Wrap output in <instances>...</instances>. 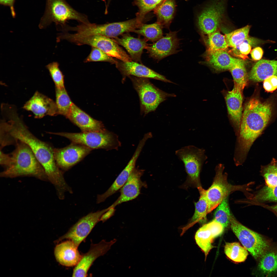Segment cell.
Wrapping results in <instances>:
<instances>
[{"label": "cell", "instance_id": "obj_43", "mask_svg": "<svg viewBox=\"0 0 277 277\" xmlns=\"http://www.w3.org/2000/svg\"><path fill=\"white\" fill-rule=\"evenodd\" d=\"M263 86L268 92H272L277 88V76L273 75L265 79L263 81Z\"/></svg>", "mask_w": 277, "mask_h": 277}, {"label": "cell", "instance_id": "obj_21", "mask_svg": "<svg viewBox=\"0 0 277 277\" xmlns=\"http://www.w3.org/2000/svg\"><path fill=\"white\" fill-rule=\"evenodd\" d=\"M242 90L234 84L231 91L225 96L228 113L237 136L238 134L243 114Z\"/></svg>", "mask_w": 277, "mask_h": 277}, {"label": "cell", "instance_id": "obj_25", "mask_svg": "<svg viewBox=\"0 0 277 277\" xmlns=\"http://www.w3.org/2000/svg\"><path fill=\"white\" fill-rule=\"evenodd\" d=\"M122 34V37L112 38L119 45L123 47L130 54L132 60L141 63V56L144 49L148 44L146 40L134 37L128 33Z\"/></svg>", "mask_w": 277, "mask_h": 277}, {"label": "cell", "instance_id": "obj_20", "mask_svg": "<svg viewBox=\"0 0 277 277\" xmlns=\"http://www.w3.org/2000/svg\"><path fill=\"white\" fill-rule=\"evenodd\" d=\"M144 170L135 168L130 175L126 182L120 189V195L117 200L112 205L115 207L122 203L134 199L140 193L143 187H146L145 183L143 182L141 178Z\"/></svg>", "mask_w": 277, "mask_h": 277}, {"label": "cell", "instance_id": "obj_34", "mask_svg": "<svg viewBox=\"0 0 277 277\" xmlns=\"http://www.w3.org/2000/svg\"><path fill=\"white\" fill-rule=\"evenodd\" d=\"M207 35L205 41L207 47V51L226 50L229 47L225 35L221 34L219 29Z\"/></svg>", "mask_w": 277, "mask_h": 277}, {"label": "cell", "instance_id": "obj_8", "mask_svg": "<svg viewBox=\"0 0 277 277\" xmlns=\"http://www.w3.org/2000/svg\"><path fill=\"white\" fill-rule=\"evenodd\" d=\"M49 133L65 137L74 143L84 145L91 149H115L120 144L117 136L107 130L102 132H82L78 133Z\"/></svg>", "mask_w": 277, "mask_h": 277}, {"label": "cell", "instance_id": "obj_26", "mask_svg": "<svg viewBox=\"0 0 277 277\" xmlns=\"http://www.w3.org/2000/svg\"><path fill=\"white\" fill-rule=\"evenodd\" d=\"M273 75L277 76V61L263 59L254 65L248 77L253 81L260 82Z\"/></svg>", "mask_w": 277, "mask_h": 277}, {"label": "cell", "instance_id": "obj_31", "mask_svg": "<svg viewBox=\"0 0 277 277\" xmlns=\"http://www.w3.org/2000/svg\"><path fill=\"white\" fill-rule=\"evenodd\" d=\"M258 268L264 274L271 275L277 272V253L266 252L260 258Z\"/></svg>", "mask_w": 277, "mask_h": 277}, {"label": "cell", "instance_id": "obj_30", "mask_svg": "<svg viewBox=\"0 0 277 277\" xmlns=\"http://www.w3.org/2000/svg\"><path fill=\"white\" fill-rule=\"evenodd\" d=\"M224 251L226 256L234 262L244 261L248 255V251L238 242H226Z\"/></svg>", "mask_w": 277, "mask_h": 277}, {"label": "cell", "instance_id": "obj_38", "mask_svg": "<svg viewBox=\"0 0 277 277\" xmlns=\"http://www.w3.org/2000/svg\"><path fill=\"white\" fill-rule=\"evenodd\" d=\"M262 171L267 186L277 185V161L273 159L270 163L263 167Z\"/></svg>", "mask_w": 277, "mask_h": 277}, {"label": "cell", "instance_id": "obj_22", "mask_svg": "<svg viewBox=\"0 0 277 277\" xmlns=\"http://www.w3.org/2000/svg\"><path fill=\"white\" fill-rule=\"evenodd\" d=\"M66 118L82 132H102L106 130L101 122L92 117L73 103Z\"/></svg>", "mask_w": 277, "mask_h": 277}, {"label": "cell", "instance_id": "obj_45", "mask_svg": "<svg viewBox=\"0 0 277 277\" xmlns=\"http://www.w3.org/2000/svg\"><path fill=\"white\" fill-rule=\"evenodd\" d=\"M15 0H0L1 4L9 6L10 8L12 16L14 17L15 13L14 7Z\"/></svg>", "mask_w": 277, "mask_h": 277}, {"label": "cell", "instance_id": "obj_42", "mask_svg": "<svg viewBox=\"0 0 277 277\" xmlns=\"http://www.w3.org/2000/svg\"><path fill=\"white\" fill-rule=\"evenodd\" d=\"M247 38L237 47L233 48L229 51V53L244 59L248 58L247 55L251 51L252 46L248 43Z\"/></svg>", "mask_w": 277, "mask_h": 277}, {"label": "cell", "instance_id": "obj_13", "mask_svg": "<svg viewBox=\"0 0 277 277\" xmlns=\"http://www.w3.org/2000/svg\"><path fill=\"white\" fill-rule=\"evenodd\" d=\"M110 208L91 212L81 218L70 229L68 232L56 242L57 243L64 239L70 240L78 247L87 237L100 218Z\"/></svg>", "mask_w": 277, "mask_h": 277}, {"label": "cell", "instance_id": "obj_5", "mask_svg": "<svg viewBox=\"0 0 277 277\" xmlns=\"http://www.w3.org/2000/svg\"><path fill=\"white\" fill-rule=\"evenodd\" d=\"M139 98L141 113L146 115L154 111L159 105L169 97H174V94L166 93L152 84L149 78L133 76L128 77Z\"/></svg>", "mask_w": 277, "mask_h": 277}, {"label": "cell", "instance_id": "obj_11", "mask_svg": "<svg viewBox=\"0 0 277 277\" xmlns=\"http://www.w3.org/2000/svg\"><path fill=\"white\" fill-rule=\"evenodd\" d=\"M233 232L243 246L255 259L260 258L269 247L266 240L260 234L245 226L232 215L230 224Z\"/></svg>", "mask_w": 277, "mask_h": 277}, {"label": "cell", "instance_id": "obj_41", "mask_svg": "<svg viewBox=\"0 0 277 277\" xmlns=\"http://www.w3.org/2000/svg\"><path fill=\"white\" fill-rule=\"evenodd\" d=\"M106 62L115 64L117 61L113 57L108 55L100 50L92 47L91 52L84 62Z\"/></svg>", "mask_w": 277, "mask_h": 277}, {"label": "cell", "instance_id": "obj_19", "mask_svg": "<svg viewBox=\"0 0 277 277\" xmlns=\"http://www.w3.org/2000/svg\"><path fill=\"white\" fill-rule=\"evenodd\" d=\"M123 78L133 76L137 77L152 78L166 82L173 83L163 75L157 73L149 67L137 62L117 61L115 64Z\"/></svg>", "mask_w": 277, "mask_h": 277}, {"label": "cell", "instance_id": "obj_46", "mask_svg": "<svg viewBox=\"0 0 277 277\" xmlns=\"http://www.w3.org/2000/svg\"><path fill=\"white\" fill-rule=\"evenodd\" d=\"M115 211L114 207L110 206V209L102 215L100 221H102L103 222H105L113 215Z\"/></svg>", "mask_w": 277, "mask_h": 277}, {"label": "cell", "instance_id": "obj_47", "mask_svg": "<svg viewBox=\"0 0 277 277\" xmlns=\"http://www.w3.org/2000/svg\"><path fill=\"white\" fill-rule=\"evenodd\" d=\"M269 207L272 210L277 213V205L271 206Z\"/></svg>", "mask_w": 277, "mask_h": 277}, {"label": "cell", "instance_id": "obj_35", "mask_svg": "<svg viewBox=\"0 0 277 277\" xmlns=\"http://www.w3.org/2000/svg\"><path fill=\"white\" fill-rule=\"evenodd\" d=\"M228 197L225 198L216 207L214 213V219L222 224L224 228L230 224L231 213L228 203Z\"/></svg>", "mask_w": 277, "mask_h": 277}, {"label": "cell", "instance_id": "obj_36", "mask_svg": "<svg viewBox=\"0 0 277 277\" xmlns=\"http://www.w3.org/2000/svg\"><path fill=\"white\" fill-rule=\"evenodd\" d=\"M245 62L233 66L230 70L234 81V84L243 90L247 84V74Z\"/></svg>", "mask_w": 277, "mask_h": 277}, {"label": "cell", "instance_id": "obj_1", "mask_svg": "<svg viewBox=\"0 0 277 277\" xmlns=\"http://www.w3.org/2000/svg\"><path fill=\"white\" fill-rule=\"evenodd\" d=\"M3 128L12 139L22 142L30 147L44 168L48 181L56 189H61L65 186L67 183L63 172L56 163L54 149L34 136L17 113L8 116L3 124Z\"/></svg>", "mask_w": 277, "mask_h": 277}, {"label": "cell", "instance_id": "obj_15", "mask_svg": "<svg viewBox=\"0 0 277 277\" xmlns=\"http://www.w3.org/2000/svg\"><path fill=\"white\" fill-rule=\"evenodd\" d=\"M114 239L110 242L102 240L96 244H91L87 253L82 256L73 270L72 276L86 277L88 271L94 261L99 257L105 254L116 241Z\"/></svg>", "mask_w": 277, "mask_h": 277}, {"label": "cell", "instance_id": "obj_2", "mask_svg": "<svg viewBox=\"0 0 277 277\" xmlns=\"http://www.w3.org/2000/svg\"><path fill=\"white\" fill-rule=\"evenodd\" d=\"M272 106L269 102H262L253 98L245 105L238 134L234 159L244 162L251 146L262 134L270 121Z\"/></svg>", "mask_w": 277, "mask_h": 277}, {"label": "cell", "instance_id": "obj_9", "mask_svg": "<svg viewBox=\"0 0 277 277\" xmlns=\"http://www.w3.org/2000/svg\"><path fill=\"white\" fill-rule=\"evenodd\" d=\"M175 154L184 165L187 175V186L197 187L201 186L200 173L207 158L204 150L190 145L176 150Z\"/></svg>", "mask_w": 277, "mask_h": 277}, {"label": "cell", "instance_id": "obj_14", "mask_svg": "<svg viewBox=\"0 0 277 277\" xmlns=\"http://www.w3.org/2000/svg\"><path fill=\"white\" fill-rule=\"evenodd\" d=\"M61 149H54V155L58 167L65 171L80 161L91 152V149L75 143Z\"/></svg>", "mask_w": 277, "mask_h": 277}, {"label": "cell", "instance_id": "obj_24", "mask_svg": "<svg viewBox=\"0 0 277 277\" xmlns=\"http://www.w3.org/2000/svg\"><path fill=\"white\" fill-rule=\"evenodd\" d=\"M206 55L207 64L217 71L229 70L234 66L245 62L232 57L223 50L207 51Z\"/></svg>", "mask_w": 277, "mask_h": 277}, {"label": "cell", "instance_id": "obj_29", "mask_svg": "<svg viewBox=\"0 0 277 277\" xmlns=\"http://www.w3.org/2000/svg\"><path fill=\"white\" fill-rule=\"evenodd\" d=\"M162 28L157 22L151 24H143L134 32L143 36L146 40L155 42L163 36Z\"/></svg>", "mask_w": 277, "mask_h": 277}, {"label": "cell", "instance_id": "obj_17", "mask_svg": "<svg viewBox=\"0 0 277 277\" xmlns=\"http://www.w3.org/2000/svg\"><path fill=\"white\" fill-rule=\"evenodd\" d=\"M23 108L32 112L35 118H41L46 115H58L55 102L46 95L37 91L25 104Z\"/></svg>", "mask_w": 277, "mask_h": 277}, {"label": "cell", "instance_id": "obj_32", "mask_svg": "<svg viewBox=\"0 0 277 277\" xmlns=\"http://www.w3.org/2000/svg\"><path fill=\"white\" fill-rule=\"evenodd\" d=\"M56 103L58 114L66 117L68 115L73 103L65 87L55 88Z\"/></svg>", "mask_w": 277, "mask_h": 277}, {"label": "cell", "instance_id": "obj_37", "mask_svg": "<svg viewBox=\"0 0 277 277\" xmlns=\"http://www.w3.org/2000/svg\"><path fill=\"white\" fill-rule=\"evenodd\" d=\"M164 0H134L135 4L139 11L136 14V18L141 24L143 23L146 15L154 10Z\"/></svg>", "mask_w": 277, "mask_h": 277}, {"label": "cell", "instance_id": "obj_18", "mask_svg": "<svg viewBox=\"0 0 277 277\" xmlns=\"http://www.w3.org/2000/svg\"><path fill=\"white\" fill-rule=\"evenodd\" d=\"M224 228L222 224L214 219L204 225L196 232V243L204 252L205 259L214 247L212 245L213 240L222 233Z\"/></svg>", "mask_w": 277, "mask_h": 277}, {"label": "cell", "instance_id": "obj_39", "mask_svg": "<svg viewBox=\"0 0 277 277\" xmlns=\"http://www.w3.org/2000/svg\"><path fill=\"white\" fill-rule=\"evenodd\" d=\"M253 200L260 202H277V185L263 187L255 195Z\"/></svg>", "mask_w": 277, "mask_h": 277}, {"label": "cell", "instance_id": "obj_48", "mask_svg": "<svg viewBox=\"0 0 277 277\" xmlns=\"http://www.w3.org/2000/svg\"></svg>", "mask_w": 277, "mask_h": 277}, {"label": "cell", "instance_id": "obj_40", "mask_svg": "<svg viewBox=\"0 0 277 277\" xmlns=\"http://www.w3.org/2000/svg\"><path fill=\"white\" fill-rule=\"evenodd\" d=\"M55 85V88H61L65 87L64 76L57 62L51 63L46 66Z\"/></svg>", "mask_w": 277, "mask_h": 277}, {"label": "cell", "instance_id": "obj_3", "mask_svg": "<svg viewBox=\"0 0 277 277\" xmlns=\"http://www.w3.org/2000/svg\"><path fill=\"white\" fill-rule=\"evenodd\" d=\"M12 153L8 165L0 174L1 177L14 178L32 176L41 181H48L43 167L30 147L18 140Z\"/></svg>", "mask_w": 277, "mask_h": 277}, {"label": "cell", "instance_id": "obj_16", "mask_svg": "<svg viewBox=\"0 0 277 277\" xmlns=\"http://www.w3.org/2000/svg\"><path fill=\"white\" fill-rule=\"evenodd\" d=\"M177 32L170 31L153 44L148 45L145 49L149 56L157 61L178 51L179 39Z\"/></svg>", "mask_w": 277, "mask_h": 277}, {"label": "cell", "instance_id": "obj_7", "mask_svg": "<svg viewBox=\"0 0 277 277\" xmlns=\"http://www.w3.org/2000/svg\"><path fill=\"white\" fill-rule=\"evenodd\" d=\"M224 165L218 164L215 169V175L213 182L210 187L205 190L206 197L208 202V214L212 212L225 197L231 193L240 191L243 192L246 191V185H235L229 183L227 174L224 173Z\"/></svg>", "mask_w": 277, "mask_h": 277}, {"label": "cell", "instance_id": "obj_12", "mask_svg": "<svg viewBox=\"0 0 277 277\" xmlns=\"http://www.w3.org/2000/svg\"><path fill=\"white\" fill-rule=\"evenodd\" d=\"M136 17L127 21L97 24L89 23L82 24L78 27V31L84 35H98L112 38L118 37L125 33L133 32L141 25Z\"/></svg>", "mask_w": 277, "mask_h": 277}, {"label": "cell", "instance_id": "obj_28", "mask_svg": "<svg viewBox=\"0 0 277 277\" xmlns=\"http://www.w3.org/2000/svg\"><path fill=\"white\" fill-rule=\"evenodd\" d=\"M197 188L200 193V197L198 201L194 203L195 212L190 223L185 228L186 229L197 223H204L207 220L208 204L205 195V190L201 186Z\"/></svg>", "mask_w": 277, "mask_h": 277}, {"label": "cell", "instance_id": "obj_4", "mask_svg": "<svg viewBox=\"0 0 277 277\" xmlns=\"http://www.w3.org/2000/svg\"><path fill=\"white\" fill-rule=\"evenodd\" d=\"M70 19L76 20L81 23L90 22L86 15L75 10L65 0H46L45 12L39 26L44 28L53 22L62 27Z\"/></svg>", "mask_w": 277, "mask_h": 277}, {"label": "cell", "instance_id": "obj_27", "mask_svg": "<svg viewBox=\"0 0 277 277\" xmlns=\"http://www.w3.org/2000/svg\"><path fill=\"white\" fill-rule=\"evenodd\" d=\"M175 6L174 0H164L154 9L156 22L163 27H169L174 17Z\"/></svg>", "mask_w": 277, "mask_h": 277}, {"label": "cell", "instance_id": "obj_44", "mask_svg": "<svg viewBox=\"0 0 277 277\" xmlns=\"http://www.w3.org/2000/svg\"><path fill=\"white\" fill-rule=\"evenodd\" d=\"M263 54L262 49L258 47L253 49L251 52L252 59L255 61L259 60L262 58Z\"/></svg>", "mask_w": 277, "mask_h": 277}, {"label": "cell", "instance_id": "obj_6", "mask_svg": "<svg viewBox=\"0 0 277 277\" xmlns=\"http://www.w3.org/2000/svg\"><path fill=\"white\" fill-rule=\"evenodd\" d=\"M229 0H209L197 17L198 28L203 34H210L219 29L228 18L227 9Z\"/></svg>", "mask_w": 277, "mask_h": 277}, {"label": "cell", "instance_id": "obj_10", "mask_svg": "<svg viewBox=\"0 0 277 277\" xmlns=\"http://www.w3.org/2000/svg\"><path fill=\"white\" fill-rule=\"evenodd\" d=\"M70 41L78 45H87L97 48L108 55L121 61H132L130 56L112 38L98 35H84L71 34Z\"/></svg>", "mask_w": 277, "mask_h": 277}, {"label": "cell", "instance_id": "obj_33", "mask_svg": "<svg viewBox=\"0 0 277 277\" xmlns=\"http://www.w3.org/2000/svg\"><path fill=\"white\" fill-rule=\"evenodd\" d=\"M251 26L247 25L235 30L225 35L228 46L232 48L238 46L249 36Z\"/></svg>", "mask_w": 277, "mask_h": 277}, {"label": "cell", "instance_id": "obj_23", "mask_svg": "<svg viewBox=\"0 0 277 277\" xmlns=\"http://www.w3.org/2000/svg\"><path fill=\"white\" fill-rule=\"evenodd\" d=\"M78 248L72 241L67 240L57 244L54 249V255L57 261L67 267L75 266L82 257Z\"/></svg>", "mask_w": 277, "mask_h": 277}]
</instances>
